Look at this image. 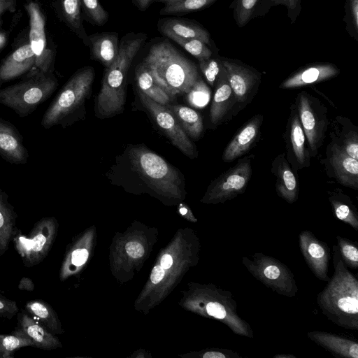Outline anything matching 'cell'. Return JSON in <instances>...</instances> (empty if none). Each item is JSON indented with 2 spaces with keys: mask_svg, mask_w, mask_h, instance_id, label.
<instances>
[{
  "mask_svg": "<svg viewBox=\"0 0 358 358\" xmlns=\"http://www.w3.org/2000/svg\"><path fill=\"white\" fill-rule=\"evenodd\" d=\"M334 273L317 295L322 313L334 324L358 331V280L341 259L337 245H333Z\"/></svg>",
  "mask_w": 358,
  "mask_h": 358,
  "instance_id": "1",
  "label": "cell"
},
{
  "mask_svg": "<svg viewBox=\"0 0 358 358\" xmlns=\"http://www.w3.org/2000/svg\"><path fill=\"white\" fill-rule=\"evenodd\" d=\"M148 36L144 33H128L119 43L117 56L106 69L101 87L95 101L96 115L101 118L113 117L124 110L127 98V74L136 55Z\"/></svg>",
  "mask_w": 358,
  "mask_h": 358,
  "instance_id": "2",
  "label": "cell"
},
{
  "mask_svg": "<svg viewBox=\"0 0 358 358\" xmlns=\"http://www.w3.org/2000/svg\"><path fill=\"white\" fill-rule=\"evenodd\" d=\"M143 61L158 83L174 96L187 93L200 78L196 66L168 41L154 43Z\"/></svg>",
  "mask_w": 358,
  "mask_h": 358,
  "instance_id": "3",
  "label": "cell"
},
{
  "mask_svg": "<svg viewBox=\"0 0 358 358\" xmlns=\"http://www.w3.org/2000/svg\"><path fill=\"white\" fill-rule=\"evenodd\" d=\"M129 166L144 185L155 191L178 196L185 185L182 176L164 159L142 145L127 150Z\"/></svg>",
  "mask_w": 358,
  "mask_h": 358,
  "instance_id": "4",
  "label": "cell"
},
{
  "mask_svg": "<svg viewBox=\"0 0 358 358\" xmlns=\"http://www.w3.org/2000/svg\"><path fill=\"white\" fill-rule=\"evenodd\" d=\"M94 79V70L85 66L78 70L63 85L44 113L41 125L44 129L61 125L65 127L74 120L88 96Z\"/></svg>",
  "mask_w": 358,
  "mask_h": 358,
  "instance_id": "5",
  "label": "cell"
},
{
  "mask_svg": "<svg viewBox=\"0 0 358 358\" xmlns=\"http://www.w3.org/2000/svg\"><path fill=\"white\" fill-rule=\"evenodd\" d=\"M58 85L52 73L31 71L18 83L0 90V103L14 110L19 117H24L47 101Z\"/></svg>",
  "mask_w": 358,
  "mask_h": 358,
  "instance_id": "6",
  "label": "cell"
},
{
  "mask_svg": "<svg viewBox=\"0 0 358 358\" xmlns=\"http://www.w3.org/2000/svg\"><path fill=\"white\" fill-rule=\"evenodd\" d=\"M241 262L255 278L273 292L289 298L297 294L299 288L293 273L276 258L255 252L250 257H243Z\"/></svg>",
  "mask_w": 358,
  "mask_h": 358,
  "instance_id": "7",
  "label": "cell"
},
{
  "mask_svg": "<svg viewBox=\"0 0 358 358\" xmlns=\"http://www.w3.org/2000/svg\"><path fill=\"white\" fill-rule=\"evenodd\" d=\"M57 227L55 217H44L34 224L28 234L16 229L12 241L25 267L38 265L45 259L55 238Z\"/></svg>",
  "mask_w": 358,
  "mask_h": 358,
  "instance_id": "8",
  "label": "cell"
},
{
  "mask_svg": "<svg viewBox=\"0 0 358 358\" xmlns=\"http://www.w3.org/2000/svg\"><path fill=\"white\" fill-rule=\"evenodd\" d=\"M295 105L303 129L310 155L316 157L326 138L330 122L327 108L306 91L299 92Z\"/></svg>",
  "mask_w": 358,
  "mask_h": 358,
  "instance_id": "9",
  "label": "cell"
},
{
  "mask_svg": "<svg viewBox=\"0 0 358 358\" xmlns=\"http://www.w3.org/2000/svg\"><path fill=\"white\" fill-rule=\"evenodd\" d=\"M253 155L238 159L235 166L222 173L209 185L203 201L224 203L243 194L252 176Z\"/></svg>",
  "mask_w": 358,
  "mask_h": 358,
  "instance_id": "10",
  "label": "cell"
},
{
  "mask_svg": "<svg viewBox=\"0 0 358 358\" xmlns=\"http://www.w3.org/2000/svg\"><path fill=\"white\" fill-rule=\"evenodd\" d=\"M227 79L235 96L233 115L243 110L257 94L261 73L254 67L236 59L220 56Z\"/></svg>",
  "mask_w": 358,
  "mask_h": 358,
  "instance_id": "11",
  "label": "cell"
},
{
  "mask_svg": "<svg viewBox=\"0 0 358 358\" xmlns=\"http://www.w3.org/2000/svg\"><path fill=\"white\" fill-rule=\"evenodd\" d=\"M138 94L143 106L149 111L171 143L189 158L197 157L195 145L182 130L174 114L166 106L155 102L139 90Z\"/></svg>",
  "mask_w": 358,
  "mask_h": 358,
  "instance_id": "12",
  "label": "cell"
},
{
  "mask_svg": "<svg viewBox=\"0 0 358 358\" xmlns=\"http://www.w3.org/2000/svg\"><path fill=\"white\" fill-rule=\"evenodd\" d=\"M320 160L327 176L346 187L358 189V161L331 141Z\"/></svg>",
  "mask_w": 358,
  "mask_h": 358,
  "instance_id": "13",
  "label": "cell"
},
{
  "mask_svg": "<svg viewBox=\"0 0 358 358\" xmlns=\"http://www.w3.org/2000/svg\"><path fill=\"white\" fill-rule=\"evenodd\" d=\"M25 8L29 16V43L36 57V69L43 73H52L55 54L48 47L44 16L35 2L29 1Z\"/></svg>",
  "mask_w": 358,
  "mask_h": 358,
  "instance_id": "14",
  "label": "cell"
},
{
  "mask_svg": "<svg viewBox=\"0 0 358 358\" xmlns=\"http://www.w3.org/2000/svg\"><path fill=\"white\" fill-rule=\"evenodd\" d=\"M285 141V156L292 169L297 173L299 170L308 167L311 156L294 103L290 106Z\"/></svg>",
  "mask_w": 358,
  "mask_h": 358,
  "instance_id": "15",
  "label": "cell"
},
{
  "mask_svg": "<svg viewBox=\"0 0 358 358\" xmlns=\"http://www.w3.org/2000/svg\"><path fill=\"white\" fill-rule=\"evenodd\" d=\"M299 243L301 254L312 273L317 279L327 282L331 259L327 244L309 230H303L299 234Z\"/></svg>",
  "mask_w": 358,
  "mask_h": 358,
  "instance_id": "16",
  "label": "cell"
},
{
  "mask_svg": "<svg viewBox=\"0 0 358 358\" xmlns=\"http://www.w3.org/2000/svg\"><path fill=\"white\" fill-rule=\"evenodd\" d=\"M339 69L329 62H314L306 64L290 74L279 85L280 89H296L336 77Z\"/></svg>",
  "mask_w": 358,
  "mask_h": 358,
  "instance_id": "17",
  "label": "cell"
},
{
  "mask_svg": "<svg viewBox=\"0 0 358 358\" xmlns=\"http://www.w3.org/2000/svg\"><path fill=\"white\" fill-rule=\"evenodd\" d=\"M262 122V114L254 115L245 122L226 146L222 154V160L224 162H231L247 154L260 137Z\"/></svg>",
  "mask_w": 358,
  "mask_h": 358,
  "instance_id": "18",
  "label": "cell"
},
{
  "mask_svg": "<svg viewBox=\"0 0 358 358\" xmlns=\"http://www.w3.org/2000/svg\"><path fill=\"white\" fill-rule=\"evenodd\" d=\"M0 156L10 164L20 165L27 163L28 150L23 137L17 127L0 117Z\"/></svg>",
  "mask_w": 358,
  "mask_h": 358,
  "instance_id": "19",
  "label": "cell"
},
{
  "mask_svg": "<svg viewBox=\"0 0 358 358\" xmlns=\"http://www.w3.org/2000/svg\"><path fill=\"white\" fill-rule=\"evenodd\" d=\"M271 173L275 177V191L278 196L288 203L299 198V182L296 173L288 162L285 153L277 155L271 163Z\"/></svg>",
  "mask_w": 358,
  "mask_h": 358,
  "instance_id": "20",
  "label": "cell"
},
{
  "mask_svg": "<svg viewBox=\"0 0 358 358\" xmlns=\"http://www.w3.org/2000/svg\"><path fill=\"white\" fill-rule=\"evenodd\" d=\"M34 71H38L36 57L29 43H26L14 50L0 64V90L3 83Z\"/></svg>",
  "mask_w": 358,
  "mask_h": 358,
  "instance_id": "21",
  "label": "cell"
},
{
  "mask_svg": "<svg viewBox=\"0 0 358 358\" xmlns=\"http://www.w3.org/2000/svg\"><path fill=\"white\" fill-rule=\"evenodd\" d=\"M215 93L210 109V120L217 125L231 115L235 106V96L229 83L226 71L222 66L215 83Z\"/></svg>",
  "mask_w": 358,
  "mask_h": 358,
  "instance_id": "22",
  "label": "cell"
},
{
  "mask_svg": "<svg viewBox=\"0 0 358 358\" xmlns=\"http://www.w3.org/2000/svg\"><path fill=\"white\" fill-rule=\"evenodd\" d=\"M157 29L165 36L173 34L182 38H197L207 45H211L210 33L195 20L176 17L162 18L158 20Z\"/></svg>",
  "mask_w": 358,
  "mask_h": 358,
  "instance_id": "23",
  "label": "cell"
},
{
  "mask_svg": "<svg viewBox=\"0 0 358 358\" xmlns=\"http://www.w3.org/2000/svg\"><path fill=\"white\" fill-rule=\"evenodd\" d=\"M17 319L16 328L31 340L34 347L48 350L59 345L57 338L25 310L17 313Z\"/></svg>",
  "mask_w": 358,
  "mask_h": 358,
  "instance_id": "24",
  "label": "cell"
},
{
  "mask_svg": "<svg viewBox=\"0 0 358 358\" xmlns=\"http://www.w3.org/2000/svg\"><path fill=\"white\" fill-rule=\"evenodd\" d=\"M307 337L338 357L358 358V343L355 341L323 331H309Z\"/></svg>",
  "mask_w": 358,
  "mask_h": 358,
  "instance_id": "25",
  "label": "cell"
},
{
  "mask_svg": "<svg viewBox=\"0 0 358 358\" xmlns=\"http://www.w3.org/2000/svg\"><path fill=\"white\" fill-rule=\"evenodd\" d=\"M91 58L101 63L106 69L115 60L119 50L117 32H101L88 35Z\"/></svg>",
  "mask_w": 358,
  "mask_h": 358,
  "instance_id": "26",
  "label": "cell"
},
{
  "mask_svg": "<svg viewBox=\"0 0 358 358\" xmlns=\"http://www.w3.org/2000/svg\"><path fill=\"white\" fill-rule=\"evenodd\" d=\"M135 80L138 90L161 105L171 103L176 97L158 83L150 68L143 60L136 68Z\"/></svg>",
  "mask_w": 358,
  "mask_h": 358,
  "instance_id": "27",
  "label": "cell"
},
{
  "mask_svg": "<svg viewBox=\"0 0 358 358\" xmlns=\"http://www.w3.org/2000/svg\"><path fill=\"white\" fill-rule=\"evenodd\" d=\"M329 134L331 141L343 149L350 157L358 159V127L345 117L337 115L331 122Z\"/></svg>",
  "mask_w": 358,
  "mask_h": 358,
  "instance_id": "28",
  "label": "cell"
},
{
  "mask_svg": "<svg viewBox=\"0 0 358 358\" xmlns=\"http://www.w3.org/2000/svg\"><path fill=\"white\" fill-rule=\"evenodd\" d=\"M17 213L8 202V195L0 187V255H4L17 229Z\"/></svg>",
  "mask_w": 358,
  "mask_h": 358,
  "instance_id": "29",
  "label": "cell"
},
{
  "mask_svg": "<svg viewBox=\"0 0 358 358\" xmlns=\"http://www.w3.org/2000/svg\"><path fill=\"white\" fill-rule=\"evenodd\" d=\"M328 199L335 217L358 231V212L350 196L340 188L328 192Z\"/></svg>",
  "mask_w": 358,
  "mask_h": 358,
  "instance_id": "30",
  "label": "cell"
},
{
  "mask_svg": "<svg viewBox=\"0 0 358 358\" xmlns=\"http://www.w3.org/2000/svg\"><path fill=\"white\" fill-rule=\"evenodd\" d=\"M166 106L175 115L186 134L194 140L200 138L203 131V120L195 110L180 104H167Z\"/></svg>",
  "mask_w": 358,
  "mask_h": 358,
  "instance_id": "31",
  "label": "cell"
},
{
  "mask_svg": "<svg viewBox=\"0 0 358 358\" xmlns=\"http://www.w3.org/2000/svg\"><path fill=\"white\" fill-rule=\"evenodd\" d=\"M59 10L66 24L89 46L90 41L83 23L80 0H58Z\"/></svg>",
  "mask_w": 358,
  "mask_h": 358,
  "instance_id": "32",
  "label": "cell"
},
{
  "mask_svg": "<svg viewBox=\"0 0 358 358\" xmlns=\"http://www.w3.org/2000/svg\"><path fill=\"white\" fill-rule=\"evenodd\" d=\"M264 0H234L229 5L233 9L234 19L239 28L245 26L250 20L257 17H264L266 13Z\"/></svg>",
  "mask_w": 358,
  "mask_h": 358,
  "instance_id": "33",
  "label": "cell"
},
{
  "mask_svg": "<svg viewBox=\"0 0 358 358\" xmlns=\"http://www.w3.org/2000/svg\"><path fill=\"white\" fill-rule=\"evenodd\" d=\"M24 310L52 334L59 332V324L56 313L48 302L41 299L31 300L25 303Z\"/></svg>",
  "mask_w": 358,
  "mask_h": 358,
  "instance_id": "34",
  "label": "cell"
},
{
  "mask_svg": "<svg viewBox=\"0 0 358 358\" xmlns=\"http://www.w3.org/2000/svg\"><path fill=\"white\" fill-rule=\"evenodd\" d=\"M28 346L33 342L17 328L11 334H0V358H12L15 350Z\"/></svg>",
  "mask_w": 358,
  "mask_h": 358,
  "instance_id": "35",
  "label": "cell"
},
{
  "mask_svg": "<svg viewBox=\"0 0 358 358\" xmlns=\"http://www.w3.org/2000/svg\"><path fill=\"white\" fill-rule=\"evenodd\" d=\"M217 0H181L167 3L159 10L160 15L186 14L199 11L213 5Z\"/></svg>",
  "mask_w": 358,
  "mask_h": 358,
  "instance_id": "36",
  "label": "cell"
},
{
  "mask_svg": "<svg viewBox=\"0 0 358 358\" xmlns=\"http://www.w3.org/2000/svg\"><path fill=\"white\" fill-rule=\"evenodd\" d=\"M83 18L95 26L104 25L109 19L108 13L99 0H80Z\"/></svg>",
  "mask_w": 358,
  "mask_h": 358,
  "instance_id": "37",
  "label": "cell"
},
{
  "mask_svg": "<svg viewBox=\"0 0 358 358\" xmlns=\"http://www.w3.org/2000/svg\"><path fill=\"white\" fill-rule=\"evenodd\" d=\"M166 36L180 45L199 62L207 59L213 55L212 50L199 39L182 38L173 34H168Z\"/></svg>",
  "mask_w": 358,
  "mask_h": 358,
  "instance_id": "38",
  "label": "cell"
},
{
  "mask_svg": "<svg viewBox=\"0 0 358 358\" xmlns=\"http://www.w3.org/2000/svg\"><path fill=\"white\" fill-rule=\"evenodd\" d=\"M185 95L186 100L191 106L201 108L208 104L210 99V90L200 77Z\"/></svg>",
  "mask_w": 358,
  "mask_h": 358,
  "instance_id": "39",
  "label": "cell"
},
{
  "mask_svg": "<svg viewBox=\"0 0 358 358\" xmlns=\"http://www.w3.org/2000/svg\"><path fill=\"white\" fill-rule=\"evenodd\" d=\"M337 246L345 264L351 268H358V244L357 241L337 236Z\"/></svg>",
  "mask_w": 358,
  "mask_h": 358,
  "instance_id": "40",
  "label": "cell"
},
{
  "mask_svg": "<svg viewBox=\"0 0 358 358\" xmlns=\"http://www.w3.org/2000/svg\"><path fill=\"white\" fill-rule=\"evenodd\" d=\"M343 21L348 34L358 41V0H345Z\"/></svg>",
  "mask_w": 358,
  "mask_h": 358,
  "instance_id": "41",
  "label": "cell"
},
{
  "mask_svg": "<svg viewBox=\"0 0 358 358\" xmlns=\"http://www.w3.org/2000/svg\"><path fill=\"white\" fill-rule=\"evenodd\" d=\"M199 63L200 70L208 83L211 87H214L216 78L222 66L220 55L213 56V53L210 58L200 61Z\"/></svg>",
  "mask_w": 358,
  "mask_h": 358,
  "instance_id": "42",
  "label": "cell"
},
{
  "mask_svg": "<svg viewBox=\"0 0 358 358\" xmlns=\"http://www.w3.org/2000/svg\"><path fill=\"white\" fill-rule=\"evenodd\" d=\"M264 9L267 13L272 6L282 5L287 8L291 23H294L301 11V0H264Z\"/></svg>",
  "mask_w": 358,
  "mask_h": 358,
  "instance_id": "43",
  "label": "cell"
},
{
  "mask_svg": "<svg viewBox=\"0 0 358 358\" xmlns=\"http://www.w3.org/2000/svg\"><path fill=\"white\" fill-rule=\"evenodd\" d=\"M18 311L17 302L6 298L0 293V317L10 320L17 315Z\"/></svg>",
  "mask_w": 358,
  "mask_h": 358,
  "instance_id": "44",
  "label": "cell"
},
{
  "mask_svg": "<svg viewBox=\"0 0 358 358\" xmlns=\"http://www.w3.org/2000/svg\"><path fill=\"white\" fill-rule=\"evenodd\" d=\"M127 254L133 258H138L143 256L144 249L143 246L136 241H131L125 246Z\"/></svg>",
  "mask_w": 358,
  "mask_h": 358,
  "instance_id": "45",
  "label": "cell"
},
{
  "mask_svg": "<svg viewBox=\"0 0 358 358\" xmlns=\"http://www.w3.org/2000/svg\"><path fill=\"white\" fill-rule=\"evenodd\" d=\"M164 276V269L161 266H156L152 271L150 280L152 283L157 284Z\"/></svg>",
  "mask_w": 358,
  "mask_h": 358,
  "instance_id": "46",
  "label": "cell"
},
{
  "mask_svg": "<svg viewBox=\"0 0 358 358\" xmlns=\"http://www.w3.org/2000/svg\"><path fill=\"white\" fill-rule=\"evenodd\" d=\"M35 288L34 281L27 277H23L18 284V289L22 291L32 292Z\"/></svg>",
  "mask_w": 358,
  "mask_h": 358,
  "instance_id": "47",
  "label": "cell"
},
{
  "mask_svg": "<svg viewBox=\"0 0 358 358\" xmlns=\"http://www.w3.org/2000/svg\"><path fill=\"white\" fill-rule=\"evenodd\" d=\"M15 10V0H0V17L6 10Z\"/></svg>",
  "mask_w": 358,
  "mask_h": 358,
  "instance_id": "48",
  "label": "cell"
},
{
  "mask_svg": "<svg viewBox=\"0 0 358 358\" xmlns=\"http://www.w3.org/2000/svg\"><path fill=\"white\" fill-rule=\"evenodd\" d=\"M134 6L141 11L146 10L153 0H131Z\"/></svg>",
  "mask_w": 358,
  "mask_h": 358,
  "instance_id": "49",
  "label": "cell"
},
{
  "mask_svg": "<svg viewBox=\"0 0 358 358\" xmlns=\"http://www.w3.org/2000/svg\"><path fill=\"white\" fill-rule=\"evenodd\" d=\"M172 264H173V259L171 257V255L166 254L162 257L160 266L164 269L169 268L171 266Z\"/></svg>",
  "mask_w": 358,
  "mask_h": 358,
  "instance_id": "50",
  "label": "cell"
},
{
  "mask_svg": "<svg viewBox=\"0 0 358 358\" xmlns=\"http://www.w3.org/2000/svg\"><path fill=\"white\" fill-rule=\"evenodd\" d=\"M273 358H296V356L292 354H278L274 355Z\"/></svg>",
  "mask_w": 358,
  "mask_h": 358,
  "instance_id": "51",
  "label": "cell"
},
{
  "mask_svg": "<svg viewBox=\"0 0 358 358\" xmlns=\"http://www.w3.org/2000/svg\"><path fill=\"white\" fill-rule=\"evenodd\" d=\"M6 35L4 33L0 32V50L3 48V47L6 44Z\"/></svg>",
  "mask_w": 358,
  "mask_h": 358,
  "instance_id": "52",
  "label": "cell"
},
{
  "mask_svg": "<svg viewBox=\"0 0 358 358\" xmlns=\"http://www.w3.org/2000/svg\"><path fill=\"white\" fill-rule=\"evenodd\" d=\"M179 1H181V0H153V1L159 2V3H164L165 4L172 3H174V2Z\"/></svg>",
  "mask_w": 358,
  "mask_h": 358,
  "instance_id": "53",
  "label": "cell"
},
{
  "mask_svg": "<svg viewBox=\"0 0 358 358\" xmlns=\"http://www.w3.org/2000/svg\"><path fill=\"white\" fill-rule=\"evenodd\" d=\"M180 212L182 215H186L188 213V210L186 208L182 207L180 208Z\"/></svg>",
  "mask_w": 358,
  "mask_h": 358,
  "instance_id": "54",
  "label": "cell"
}]
</instances>
